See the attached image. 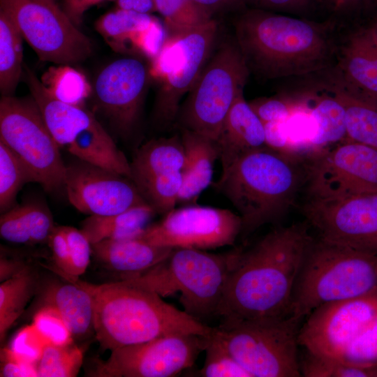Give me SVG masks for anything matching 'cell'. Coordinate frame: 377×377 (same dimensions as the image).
I'll return each mask as SVG.
<instances>
[{"label":"cell","instance_id":"f907efd6","mask_svg":"<svg viewBox=\"0 0 377 377\" xmlns=\"http://www.w3.org/2000/svg\"><path fill=\"white\" fill-rule=\"evenodd\" d=\"M213 17L226 13H242L256 8L258 0H193Z\"/></svg>","mask_w":377,"mask_h":377},{"label":"cell","instance_id":"ac0fdd59","mask_svg":"<svg viewBox=\"0 0 377 377\" xmlns=\"http://www.w3.org/2000/svg\"><path fill=\"white\" fill-rule=\"evenodd\" d=\"M64 188L71 204L89 216L112 215L147 203L131 179L79 159L66 165Z\"/></svg>","mask_w":377,"mask_h":377},{"label":"cell","instance_id":"1f68e13d","mask_svg":"<svg viewBox=\"0 0 377 377\" xmlns=\"http://www.w3.org/2000/svg\"><path fill=\"white\" fill-rule=\"evenodd\" d=\"M40 81L54 98L71 105L84 107L93 90L84 75L70 65L50 66Z\"/></svg>","mask_w":377,"mask_h":377},{"label":"cell","instance_id":"52a82bcc","mask_svg":"<svg viewBox=\"0 0 377 377\" xmlns=\"http://www.w3.org/2000/svg\"><path fill=\"white\" fill-rule=\"evenodd\" d=\"M302 322L291 315L223 320L214 332L251 377H300L297 346Z\"/></svg>","mask_w":377,"mask_h":377},{"label":"cell","instance_id":"b9f144b4","mask_svg":"<svg viewBox=\"0 0 377 377\" xmlns=\"http://www.w3.org/2000/svg\"><path fill=\"white\" fill-rule=\"evenodd\" d=\"M167 38L163 22L154 17L147 28L132 36L129 43L131 47L152 61L161 51Z\"/></svg>","mask_w":377,"mask_h":377},{"label":"cell","instance_id":"8992f818","mask_svg":"<svg viewBox=\"0 0 377 377\" xmlns=\"http://www.w3.org/2000/svg\"><path fill=\"white\" fill-rule=\"evenodd\" d=\"M233 253L234 251L214 254L202 249L175 248L150 269L119 281L161 297L179 293L184 311L201 321L216 316Z\"/></svg>","mask_w":377,"mask_h":377},{"label":"cell","instance_id":"74e56055","mask_svg":"<svg viewBox=\"0 0 377 377\" xmlns=\"http://www.w3.org/2000/svg\"><path fill=\"white\" fill-rule=\"evenodd\" d=\"M205 360L198 374L202 377H251L213 332L205 350Z\"/></svg>","mask_w":377,"mask_h":377},{"label":"cell","instance_id":"cb8c5ba5","mask_svg":"<svg viewBox=\"0 0 377 377\" xmlns=\"http://www.w3.org/2000/svg\"><path fill=\"white\" fill-rule=\"evenodd\" d=\"M181 139L184 163L177 204L192 205L211 184L214 165L219 158V152L215 140L194 131L182 128Z\"/></svg>","mask_w":377,"mask_h":377},{"label":"cell","instance_id":"7c38bea8","mask_svg":"<svg viewBox=\"0 0 377 377\" xmlns=\"http://www.w3.org/2000/svg\"><path fill=\"white\" fill-rule=\"evenodd\" d=\"M0 10L10 17L41 61L71 66L92 53L91 40L55 0H0Z\"/></svg>","mask_w":377,"mask_h":377},{"label":"cell","instance_id":"f5cc1de1","mask_svg":"<svg viewBox=\"0 0 377 377\" xmlns=\"http://www.w3.org/2000/svg\"><path fill=\"white\" fill-rule=\"evenodd\" d=\"M105 1L108 0H64L63 10L73 23L78 27L89 8Z\"/></svg>","mask_w":377,"mask_h":377},{"label":"cell","instance_id":"7a4b0ae2","mask_svg":"<svg viewBox=\"0 0 377 377\" xmlns=\"http://www.w3.org/2000/svg\"><path fill=\"white\" fill-rule=\"evenodd\" d=\"M235 40L256 75L278 79L320 73L334 64L339 27L260 8L239 13Z\"/></svg>","mask_w":377,"mask_h":377},{"label":"cell","instance_id":"db71d44e","mask_svg":"<svg viewBox=\"0 0 377 377\" xmlns=\"http://www.w3.org/2000/svg\"><path fill=\"white\" fill-rule=\"evenodd\" d=\"M119 8L141 13L151 14L156 11V0H116Z\"/></svg>","mask_w":377,"mask_h":377},{"label":"cell","instance_id":"6da1fadb","mask_svg":"<svg viewBox=\"0 0 377 377\" xmlns=\"http://www.w3.org/2000/svg\"><path fill=\"white\" fill-rule=\"evenodd\" d=\"M313 239L305 223L276 228L247 251L234 250L216 316L244 320L288 316L295 281Z\"/></svg>","mask_w":377,"mask_h":377},{"label":"cell","instance_id":"5bb4252c","mask_svg":"<svg viewBox=\"0 0 377 377\" xmlns=\"http://www.w3.org/2000/svg\"><path fill=\"white\" fill-rule=\"evenodd\" d=\"M209 335L174 333L114 349L108 360L96 364L89 376H175L192 367L205 351Z\"/></svg>","mask_w":377,"mask_h":377},{"label":"cell","instance_id":"8fae6325","mask_svg":"<svg viewBox=\"0 0 377 377\" xmlns=\"http://www.w3.org/2000/svg\"><path fill=\"white\" fill-rule=\"evenodd\" d=\"M0 141L23 161L47 192L64 188L66 165L60 147L32 97L1 96Z\"/></svg>","mask_w":377,"mask_h":377},{"label":"cell","instance_id":"f546056e","mask_svg":"<svg viewBox=\"0 0 377 377\" xmlns=\"http://www.w3.org/2000/svg\"><path fill=\"white\" fill-rule=\"evenodd\" d=\"M23 37L10 17L0 10V91L13 96L23 73Z\"/></svg>","mask_w":377,"mask_h":377},{"label":"cell","instance_id":"ba28073f","mask_svg":"<svg viewBox=\"0 0 377 377\" xmlns=\"http://www.w3.org/2000/svg\"><path fill=\"white\" fill-rule=\"evenodd\" d=\"M23 73L31 97L60 149H64L77 159L131 179L130 163L91 112L84 107L54 98L25 65Z\"/></svg>","mask_w":377,"mask_h":377},{"label":"cell","instance_id":"9a60e30c","mask_svg":"<svg viewBox=\"0 0 377 377\" xmlns=\"http://www.w3.org/2000/svg\"><path fill=\"white\" fill-rule=\"evenodd\" d=\"M304 172L308 199L377 189V149L344 140L309 158Z\"/></svg>","mask_w":377,"mask_h":377},{"label":"cell","instance_id":"d6986e66","mask_svg":"<svg viewBox=\"0 0 377 377\" xmlns=\"http://www.w3.org/2000/svg\"><path fill=\"white\" fill-rule=\"evenodd\" d=\"M149 77L145 64L131 57L112 61L98 75L92 90L96 107L119 135L135 127Z\"/></svg>","mask_w":377,"mask_h":377},{"label":"cell","instance_id":"30bf717a","mask_svg":"<svg viewBox=\"0 0 377 377\" xmlns=\"http://www.w3.org/2000/svg\"><path fill=\"white\" fill-rule=\"evenodd\" d=\"M215 18L186 33L168 37L151 61L150 77L159 82L154 119L163 127L177 119L180 102L188 94L209 59L218 36Z\"/></svg>","mask_w":377,"mask_h":377},{"label":"cell","instance_id":"3957f363","mask_svg":"<svg viewBox=\"0 0 377 377\" xmlns=\"http://www.w3.org/2000/svg\"><path fill=\"white\" fill-rule=\"evenodd\" d=\"M77 281L91 297L94 334L103 350L112 351L174 333L207 336L213 332L214 327L150 290L121 281Z\"/></svg>","mask_w":377,"mask_h":377},{"label":"cell","instance_id":"277c9868","mask_svg":"<svg viewBox=\"0 0 377 377\" xmlns=\"http://www.w3.org/2000/svg\"><path fill=\"white\" fill-rule=\"evenodd\" d=\"M300 161L265 147L244 154L222 171L214 187L237 210L243 235L289 210L304 184Z\"/></svg>","mask_w":377,"mask_h":377},{"label":"cell","instance_id":"9f6ffc18","mask_svg":"<svg viewBox=\"0 0 377 377\" xmlns=\"http://www.w3.org/2000/svg\"><path fill=\"white\" fill-rule=\"evenodd\" d=\"M371 25L373 27V28L374 29V30H375V31H376V34H377V19H376V20L374 23H372Z\"/></svg>","mask_w":377,"mask_h":377},{"label":"cell","instance_id":"ab89813d","mask_svg":"<svg viewBox=\"0 0 377 377\" xmlns=\"http://www.w3.org/2000/svg\"><path fill=\"white\" fill-rule=\"evenodd\" d=\"M24 223L31 239V245L47 243L54 228L49 209L37 202L22 204Z\"/></svg>","mask_w":377,"mask_h":377},{"label":"cell","instance_id":"836d02e7","mask_svg":"<svg viewBox=\"0 0 377 377\" xmlns=\"http://www.w3.org/2000/svg\"><path fill=\"white\" fill-rule=\"evenodd\" d=\"M36 182L23 161L0 141V211L3 214L15 205L19 191L27 183Z\"/></svg>","mask_w":377,"mask_h":377},{"label":"cell","instance_id":"83f0119b","mask_svg":"<svg viewBox=\"0 0 377 377\" xmlns=\"http://www.w3.org/2000/svg\"><path fill=\"white\" fill-rule=\"evenodd\" d=\"M318 85L332 92L344 108L345 140L377 149V105L355 98L326 81Z\"/></svg>","mask_w":377,"mask_h":377},{"label":"cell","instance_id":"c3c4849f","mask_svg":"<svg viewBox=\"0 0 377 377\" xmlns=\"http://www.w3.org/2000/svg\"><path fill=\"white\" fill-rule=\"evenodd\" d=\"M320 5L321 0H258L256 8L308 18Z\"/></svg>","mask_w":377,"mask_h":377},{"label":"cell","instance_id":"603a6c76","mask_svg":"<svg viewBox=\"0 0 377 377\" xmlns=\"http://www.w3.org/2000/svg\"><path fill=\"white\" fill-rule=\"evenodd\" d=\"M39 290L40 308L55 309L64 320L73 339H84L94 333L92 299L77 280L55 279L46 283Z\"/></svg>","mask_w":377,"mask_h":377},{"label":"cell","instance_id":"ee69618b","mask_svg":"<svg viewBox=\"0 0 377 377\" xmlns=\"http://www.w3.org/2000/svg\"><path fill=\"white\" fill-rule=\"evenodd\" d=\"M69 247L73 276L75 281L87 270L92 254L91 244L82 232L72 226H63Z\"/></svg>","mask_w":377,"mask_h":377},{"label":"cell","instance_id":"816d5d0a","mask_svg":"<svg viewBox=\"0 0 377 377\" xmlns=\"http://www.w3.org/2000/svg\"><path fill=\"white\" fill-rule=\"evenodd\" d=\"M263 123L265 146L274 151L288 155L289 144L284 121Z\"/></svg>","mask_w":377,"mask_h":377},{"label":"cell","instance_id":"681fc988","mask_svg":"<svg viewBox=\"0 0 377 377\" xmlns=\"http://www.w3.org/2000/svg\"><path fill=\"white\" fill-rule=\"evenodd\" d=\"M1 377H38L36 365L22 359L10 348L1 350Z\"/></svg>","mask_w":377,"mask_h":377},{"label":"cell","instance_id":"4dcf8cb0","mask_svg":"<svg viewBox=\"0 0 377 377\" xmlns=\"http://www.w3.org/2000/svg\"><path fill=\"white\" fill-rule=\"evenodd\" d=\"M154 17L151 14L119 8L101 16L95 28L112 49L122 51L127 48L132 36L147 28Z\"/></svg>","mask_w":377,"mask_h":377},{"label":"cell","instance_id":"9c48e42d","mask_svg":"<svg viewBox=\"0 0 377 377\" xmlns=\"http://www.w3.org/2000/svg\"><path fill=\"white\" fill-rule=\"evenodd\" d=\"M250 71L235 39L212 52L198 79L180 105L182 128L216 140L237 95L244 91Z\"/></svg>","mask_w":377,"mask_h":377},{"label":"cell","instance_id":"44dd1931","mask_svg":"<svg viewBox=\"0 0 377 377\" xmlns=\"http://www.w3.org/2000/svg\"><path fill=\"white\" fill-rule=\"evenodd\" d=\"M216 142L222 171L244 154L266 147L264 123L244 98V91L233 102Z\"/></svg>","mask_w":377,"mask_h":377},{"label":"cell","instance_id":"7402d4cb","mask_svg":"<svg viewBox=\"0 0 377 377\" xmlns=\"http://www.w3.org/2000/svg\"><path fill=\"white\" fill-rule=\"evenodd\" d=\"M92 254L119 279L138 275L154 267L173 249L151 244L140 237L105 239L91 244Z\"/></svg>","mask_w":377,"mask_h":377},{"label":"cell","instance_id":"e0dca14e","mask_svg":"<svg viewBox=\"0 0 377 377\" xmlns=\"http://www.w3.org/2000/svg\"><path fill=\"white\" fill-rule=\"evenodd\" d=\"M242 228L241 217L230 209L192 204L175 208L138 237L160 246L205 250L233 245Z\"/></svg>","mask_w":377,"mask_h":377},{"label":"cell","instance_id":"d4e9b609","mask_svg":"<svg viewBox=\"0 0 377 377\" xmlns=\"http://www.w3.org/2000/svg\"><path fill=\"white\" fill-rule=\"evenodd\" d=\"M309 105L315 125V133L309 144L308 158L346 140L344 108L330 91L316 84L307 90Z\"/></svg>","mask_w":377,"mask_h":377},{"label":"cell","instance_id":"f35d334b","mask_svg":"<svg viewBox=\"0 0 377 377\" xmlns=\"http://www.w3.org/2000/svg\"><path fill=\"white\" fill-rule=\"evenodd\" d=\"M307 90L293 94H280L260 97L249 102L263 122L283 121L301 108L307 105Z\"/></svg>","mask_w":377,"mask_h":377},{"label":"cell","instance_id":"ffe728a7","mask_svg":"<svg viewBox=\"0 0 377 377\" xmlns=\"http://www.w3.org/2000/svg\"><path fill=\"white\" fill-rule=\"evenodd\" d=\"M325 72V81L377 105V34L373 27L339 34L334 64Z\"/></svg>","mask_w":377,"mask_h":377},{"label":"cell","instance_id":"11a10c76","mask_svg":"<svg viewBox=\"0 0 377 377\" xmlns=\"http://www.w3.org/2000/svg\"><path fill=\"white\" fill-rule=\"evenodd\" d=\"M27 265L18 260L8 259L1 256L0 281L3 282L22 270Z\"/></svg>","mask_w":377,"mask_h":377},{"label":"cell","instance_id":"7bdbcfd3","mask_svg":"<svg viewBox=\"0 0 377 377\" xmlns=\"http://www.w3.org/2000/svg\"><path fill=\"white\" fill-rule=\"evenodd\" d=\"M48 343L33 323L21 329L15 334L10 348L22 359L36 364Z\"/></svg>","mask_w":377,"mask_h":377},{"label":"cell","instance_id":"d6a6232c","mask_svg":"<svg viewBox=\"0 0 377 377\" xmlns=\"http://www.w3.org/2000/svg\"><path fill=\"white\" fill-rule=\"evenodd\" d=\"M156 8L163 17L168 37L190 31L214 18L193 0H156Z\"/></svg>","mask_w":377,"mask_h":377},{"label":"cell","instance_id":"d590c367","mask_svg":"<svg viewBox=\"0 0 377 377\" xmlns=\"http://www.w3.org/2000/svg\"><path fill=\"white\" fill-rule=\"evenodd\" d=\"M182 182L181 171H177L149 178L136 186L156 213L165 215L175 208Z\"/></svg>","mask_w":377,"mask_h":377},{"label":"cell","instance_id":"e575fe53","mask_svg":"<svg viewBox=\"0 0 377 377\" xmlns=\"http://www.w3.org/2000/svg\"><path fill=\"white\" fill-rule=\"evenodd\" d=\"M84 358L82 348L74 344L56 345L48 343L36 363L38 377H75Z\"/></svg>","mask_w":377,"mask_h":377},{"label":"cell","instance_id":"7dc6e473","mask_svg":"<svg viewBox=\"0 0 377 377\" xmlns=\"http://www.w3.org/2000/svg\"><path fill=\"white\" fill-rule=\"evenodd\" d=\"M47 244L52 253L53 262L59 273L65 279L75 281L69 247L63 226L54 227Z\"/></svg>","mask_w":377,"mask_h":377},{"label":"cell","instance_id":"bcb514c9","mask_svg":"<svg viewBox=\"0 0 377 377\" xmlns=\"http://www.w3.org/2000/svg\"><path fill=\"white\" fill-rule=\"evenodd\" d=\"M0 235L3 239L12 244L31 245L30 237L24 224L22 205H15L1 214Z\"/></svg>","mask_w":377,"mask_h":377},{"label":"cell","instance_id":"60d3db41","mask_svg":"<svg viewBox=\"0 0 377 377\" xmlns=\"http://www.w3.org/2000/svg\"><path fill=\"white\" fill-rule=\"evenodd\" d=\"M33 323L50 343L56 345L73 343L74 339L64 320L52 308H39L34 315Z\"/></svg>","mask_w":377,"mask_h":377},{"label":"cell","instance_id":"f6af8a7d","mask_svg":"<svg viewBox=\"0 0 377 377\" xmlns=\"http://www.w3.org/2000/svg\"><path fill=\"white\" fill-rule=\"evenodd\" d=\"M377 0H321L320 8L334 21L339 28H344L357 15L369 10Z\"/></svg>","mask_w":377,"mask_h":377},{"label":"cell","instance_id":"4fadbf2b","mask_svg":"<svg viewBox=\"0 0 377 377\" xmlns=\"http://www.w3.org/2000/svg\"><path fill=\"white\" fill-rule=\"evenodd\" d=\"M304 319L299 346L314 355L339 360L377 323V287L355 297L321 305Z\"/></svg>","mask_w":377,"mask_h":377},{"label":"cell","instance_id":"4316f807","mask_svg":"<svg viewBox=\"0 0 377 377\" xmlns=\"http://www.w3.org/2000/svg\"><path fill=\"white\" fill-rule=\"evenodd\" d=\"M184 149L181 137L153 139L142 145L130 163L131 180L136 185L160 175L181 171Z\"/></svg>","mask_w":377,"mask_h":377},{"label":"cell","instance_id":"5b68a950","mask_svg":"<svg viewBox=\"0 0 377 377\" xmlns=\"http://www.w3.org/2000/svg\"><path fill=\"white\" fill-rule=\"evenodd\" d=\"M377 287V255L313 238L294 286L289 314L304 320L325 304Z\"/></svg>","mask_w":377,"mask_h":377},{"label":"cell","instance_id":"f1b7e54d","mask_svg":"<svg viewBox=\"0 0 377 377\" xmlns=\"http://www.w3.org/2000/svg\"><path fill=\"white\" fill-rule=\"evenodd\" d=\"M38 289L36 274L27 265L22 270L0 284V341L23 313Z\"/></svg>","mask_w":377,"mask_h":377},{"label":"cell","instance_id":"484cf974","mask_svg":"<svg viewBox=\"0 0 377 377\" xmlns=\"http://www.w3.org/2000/svg\"><path fill=\"white\" fill-rule=\"evenodd\" d=\"M156 214L151 206L144 203L112 215H90L82 221L80 230L91 244L105 239L137 237Z\"/></svg>","mask_w":377,"mask_h":377},{"label":"cell","instance_id":"2e32d148","mask_svg":"<svg viewBox=\"0 0 377 377\" xmlns=\"http://www.w3.org/2000/svg\"><path fill=\"white\" fill-rule=\"evenodd\" d=\"M302 213L320 239L377 255V189L307 199Z\"/></svg>","mask_w":377,"mask_h":377},{"label":"cell","instance_id":"8d00e7d4","mask_svg":"<svg viewBox=\"0 0 377 377\" xmlns=\"http://www.w3.org/2000/svg\"><path fill=\"white\" fill-rule=\"evenodd\" d=\"M300 371L304 377H376L377 364L358 366L318 356L304 350L299 358Z\"/></svg>","mask_w":377,"mask_h":377}]
</instances>
